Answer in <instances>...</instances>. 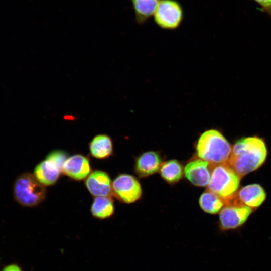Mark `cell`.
Masks as SVG:
<instances>
[{"instance_id": "obj_1", "label": "cell", "mask_w": 271, "mask_h": 271, "mask_svg": "<svg viewBox=\"0 0 271 271\" xmlns=\"http://www.w3.org/2000/svg\"><path fill=\"white\" fill-rule=\"evenodd\" d=\"M266 156L267 149L263 140L255 136L247 137L235 143L228 163L241 178L259 168Z\"/></svg>"}, {"instance_id": "obj_2", "label": "cell", "mask_w": 271, "mask_h": 271, "mask_svg": "<svg viewBox=\"0 0 271 271\" xmlns=\"http://www.w3.org/2000/svg\"><path fill=\"white\" fill-rule=\"evenodd\" d=\"M197 155L213 166L228 163L232 151L229 142L221 132L215 129L204 132L196 145Z\"/></svg>"}, {"instance_id": "obj_3", "label": "cell", "mask_w": 271, "mask_h": 271, "mask_svg": "<svg viewBox=\"0 0 271 271\" xmlns=\"http://www.w3.org/2000/svg\"><path fill=\"white\" fill-rule=\"evenodd\" d=\"M241 178L228 163L212 168L208 189L221 198L227 204L236 195Z\"/></svg>"}, {"instance_id": "obj_4", "label": "cell", "mask_w": 271, "mask_h": 271, "mask_svg": "<svg viewBox=\"0 0 271 271\" xmlns=\"http://www.w3.org/2000/svg\"><path fill=\"white\" fill-rule=\"evenodd\" d=\"M14 196L20 204L33 207L40 203L46 195L45 186L34 175L25 173L18 177L14 185Z\"/></svg>"}, {"instance_id": "obj_5", "label": "cell", "mask_w": 271, "mask_h": 271, "mask_svg": "<svg viewBox=\"0 0 271 271\" xmlns=\"http://www.w3.org/2000/svg\"><path fill=\"white\" fill-rule=\"evenodd\" d=\"M155 23L160 27L168 30L178 28L184 18V10L176 0H161L153 14Z\"/></svg>"}, {"instance_id": "obj_6", "label": "cell", "mask_w": 271, "mask_h": 271, "mask_svg": "<svg viewBox=\"0 0 271 271\" xmlns=\"http://www.w3.org/2000/svg\"><path fill=\"white\" fill-rule=\"evenodd\" d=\"M252 212V208L240 202L225 205L219 213L220 230L227 231L242 226Z\"/></svg>"}, {"instance_id": "obj_7", "label": "cell", "mask_w": 271, "mask_h": 271, "mask_svg": "<svg viewBox=\"0 0 271 271\" xmlns=\"http://www.w3.org/2000/svg\"><path fill=\"white\" fill-rule=\"evenodd\" d=\"M112 192L126 203H132L140 198L142 190L138 180L133 176L121 174L112 183Z\"/></svg>"}, {"instance_id": "obj_8", "label": "cell", "mask_w": 271, "mask_h": 271, "mask_svg": "<svg viewBox=\"0 0 271 271\" xmlns=\"http://www.w3.org/2000/svg\"><path fill=\"white\" fill-rule=\"evenodd\" d=\"M211 171L212 167L209 163L198 158L189 162L184 172L187 179L194 185L204 187L209 183Z\"/></svg>"}, {"instance_id": "obj_9", "label": "cell", "mask_w": 271, "mask_h": 271, "mask_svg": "<svg viewBox=\"0 0 271 271\" xmlns=\"http://www.w3.org/2000/svg\"><path fill=\"white\" fill-rule=\"evenodd\" d=\"M62 171L73 179L81 180L87 177L90 173L91 168L87 158L76 154L66 159L63 165Z\"/></svg>"}, {"instance_id": "obj_10", "label": "cell", "mask_w": 271, "mask_h": 271, "mask_svg": "<svg viewBox=\"0 0 271 271\" xmlns=\"http://www.w3.org/2000/svg\"><path fill=\"white\" fill-rule=\"evenodd\" d=\"M85 185L90 193L95 196H109L112 193V183L108 175L95 171L87 177Z\"/></svg>"}, {"instance_id": "obj_11", "label": "cell", "mask_w": 271, "mask_h": 271, "mask_svg": "<svg viewBox=\"0 0 271 271\" xmlns=\"http://www.w3.org/2000/svg\"><path fill=\"white\" fill-rule=\"evenodd\" d=\"M158 153L148 151L142 154L136 160L135 171L140 177H146L157 173L162 165Z\"/></svg>"}, {"instance_id": "obj_12", "label": "cell", "mask_w": 271, "mask_h": 271, "mask_svg": "<svg viewBox=\"0 0 271 271\" xmlns=\"http://www.w3.org/2000/svg\"><path fill=\"white\" fill-rule=\"evenodd\" d=\"M238 200L251 208L259 206L266 198V193L259 184H253L245 186L236 193Z\"/></svg>"}, {"instance_id": "obj_13", "label": "cell", "mask_w": 271, "mask_h": 271, "mask_svg": "<svg viewBox=\"0 0 271 271\" xmlns=\"http://www.w3.org/2000/svg\"><path fill=\"white\" fill-rule=\"evenodd\" d=\"M61 171L54 163L46 159L36 166L34 175L43 185L49 186L57 181Z\"/></svg>"}, {"instance_id": "obj_14", "label": "cell", "mask_w": 271, "mask_h": 271, "mask_svg": "<svg viewBox=\"0 0 271 271\" xmlns=\"http://www.w3.org/2000/svg\"><path fill=\"white\" fill-rule=\"evenodd\" d=\"M138 24L145 23L151 16L161 0H130Z\"/></svg>"}, {"instance_id": "obj_15", "label": "cell", "mask_w": 271, "mask_h": 271, "mask_svg": "<svg viewBox=\"0 0 271 271\" xmlns=\"http://www.w3.org/2000/svg\"><path fill=\"white\" fill-rule=\"evenodd\" d=\"M89 149L91 154L97 159H105L112 152V143L109 137L105 134L96 136L90 142Z\"/></svg>"}, {"instance_id": "obj_16", "label": "cell", "mask_w": 271, "mask_h": 271, "mask_svg": "<svg viewBox=\"0 0 271 271\" xmlns=\"http://www.w3.org/2000/svg\"><path fill=\"white\" fill-rule=\"evenodd\" d=\"M113 202L109 196H96L91 207L92 215L96 218L104 219L114 213Z\"/></svg>"}, {"instance_id": "obj_17", "label": "cell", "mask_w": 271, "mask_h": 271, "mask_svg": "<svg viewBox=\"0 0 271 271\" xmlns=\"http://www.w3.org/2000/svg\"><path fill=\"white\" fill-rule=\"evenodd\" d=\"M159 170L162 178L170 184L179 182L184 173L182 165L176 160H170L162 163Z\"/></svg>"}, {"instance_id": "obj_18", "label": "cell", "mask_w": 271, "mask_h": 271, "mask_svg": "<svg viewBox=\"0 0 271 271\" xmlns=\"http://www.w3.org/2000/svg\"><path fill=\"white\" fill-rule=\"evenodd\" d=\"M199 204L204 212L215 214L221 211L225 202L217 195L207 190L200 197Z\"/></svg>"}, {"instance_id": "obj_19", "label": "cell", "mask_w": 271, "mask_h": 271, "mask_svg": "<svg viewBox=\"0 0 271 271\" xmlns=\"http://www.w3.org/2000/svg\"><path fill=\"white\" fill-rule=\"evenodd\" d=\"M67 158L66 152L57 150L51 152L46 159L54 163L62 171L63 165Z\"/></svg>"}, {"instance_id": "obj_20", "label": "cell", "mask_w": 271, "mask_h": 271, "mask_svg": "<svg viewBox=\"0 0 271 271\" xmlns=\"http://www.w3.org/2000/svg\"><path fill=\"white\" fill-rule=\"evenodd\" d=\"M263 12L271 16V0H254Z\"/></svg>"}, {"instance_id": "obj_21", "label": "cell", "mask_w": 271, "mask_h": 271, "mask_svg": "<svg viewBox=\"0 0 271 271\" xmlns=\"http://www.w3.org/2000/svg\"><path fill=\"white\" fill-rule=\"evenodd\" d=\"M2 271H22V270L18 265L11 264L6 266Z\"/></svg>"}]
</instances>
